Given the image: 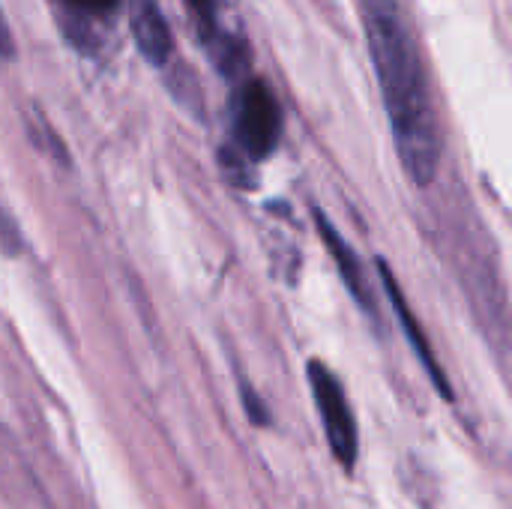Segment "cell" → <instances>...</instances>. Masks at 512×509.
I'll return each instance as SVG.
<instances>
[{
    "instance_id": "cell-7",
    "label": "cell",
    "mask_w": 512,
    "mask_h": 509,
    "mask_svg": "<svg viewBox=\"0 0 512 509\" xmlns=\"http://www.w3.org/2000/svg\"><path fill=\"white\" fill-rule=\"evenodd\" d=\"M318 231L324 234L327 249H330V255L336 258L339 273H342L348 291L354 294V300H357L360 306L372 309V294H369V285H366V276H363V267H360V258L354 255V249L336 234V228H333V225L327 222V216H321V213H318Z\"/></svg>"
},
{
    "instance_id": "cell-6",
    "label": "cell",
    "mask_w": 512,
    "mask_h": 509,
    "mask_svg": "<svg viewBox=\"0 0 512 509\" xmlns=\"http://www.w3.org/2000/svg\"><path fill=\"white\" fill-rule=\"evenodd\" d=\"M381 279H384V288L390 291V300H393V306H396V312H399V321H402V327H405V333H408L411 348L420 354V363H423V366H426V372L432 375V381H435L438 393H444L447 399H453L450 381H447V378H444V372L438 369V363H435V357H432V351H429V342H426V336H423L420 324L414 321V315H411V309H408V303H405V297H402V288H399V282L390 276V267H387L384 261H381Z\"/></svg>"
},
{
    "instance_id": "cell-3",
    "label": "cell",
    "mask_w": 512,
    "mask_h": 509,
    "mask_svg": "<svg viewBox=\"0 0 512 509\" xmlns=\"http://www.w3.org/2000/svg\"><path fill=\"white\" fill-rule=\"evenodd\" d=\"M309 387H312V399H315L321 423H324L327 444H330L336 462L345 471H351L357 465L360 438H357V420H354L351 402L345 396V387L321 360L309 363Z\"/></svg>"
},
{
    "instance_id": "cell-5",
    "label": "cell",
    "mask_w": 512,
    "mask_h": 509,
    "mask_svg": "<svg viewBox=\"0 0 512 509\" xmlns=\"http://www.w3.org/2000/svg\"><path fill=\"white\" fill-rule=\"evenodd\" d=\"M126 12H129L132 39L144 54V60L159 69L168 66L174 57V36H171V24L162 15L159 0H126Z\"/></svg>"
},
{
    "instance_id": "cell-10",
    "label": "cell",
    "mask_w": 512,
    "mask_h": 509,
    "mask_svg": "<svg viewBox=\"0 0 512 509\" xmlns=\"http://www.w3.org/2000/svg\"><path fill=\"white\" fill-rule=\"evenodd\" d=\"M0 54H3V57H12V54H15L12 30H9V24H6V18H3V12H0Z\"/></svg>"
},
{
    "instance_id": "cell-1",
    "label": "cell",
    "mask_w": 512,
    "mask_h": 509,
    "mask_svg": "<svg viewBox=\"0 0 512 509\" xmlns=\"http://www.w3.org/2000/svg\"><path fill=\"white\" fill-rule=\"evenodd\" d=\"M360 15L402 168L429 186L441 165V129L405 9L399 0H360Z\"/></svg>"
},
{
    "instance_id": "cell-4",
    "label": "cell",
    "mask_w": 512,
    "mask_h": 509,
    "mask_svg": "<svg viewBox=\"0 0 512 509\" xmlns=\"http://www.w3.org/2000/svg\"><path fill=\"white\" fill-rule=\"evenodd\" d=\"M123 0H57V12L72 42L81 54H96Z\"/></svg>"
},
{
    "instance_id": "cell-8",
    "label": "cell",
    "mask_w": 512,
    "mask_h": 509,
    "mask_svg": "<svg viewBox=\"0 0 512 509\" xmlns=\"http://www.w3.org/2000/svg\"><path fill=\"white\" fill-rule=\"evenodd\" d=\"M189 9L195 12V21H198V30L204 36V42L213 48L219 66L225 75H234L243 63L237 60V51L231 48L228 39H222V30H219V21H216V0H186Z\"/></svg>"
},
{
    "instance_id": "cell-9",
    "label": "cell",
    "mask_w": 512,
    "mask_h": 509,
    "mask_svg": "<svg viewBox=\"0 0 512 509\" xmlns=\"http://www.w3.org/2000/svg\"><path fill=\"white\" fill-rule=\"evenodd\" d=\"M243 405H246V414H249V420L252 423H258V426H267L270 423V417H267V408L258 402V396L243 384Z\"/></svg>"
},
{
    "instance_id": "cell-2",
    "label": "cell",
    "mask_w": 512,
    "mask_h": 509,
    "mask_svg": "<svg viewBox=\"0 0 512 509\" xmlns=\"http://www.w3.org/2000/svg\"><path fill=\"white\" fill-rule=\"evenodd\" d=\"M282 135V108L261 78H246L234 96V141L246 159H267Z\"/></svg>"
}]
</instances>
